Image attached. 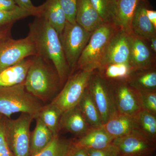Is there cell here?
Wrapping results in <instances>:
<instances>
[{
    "instance_id": "6da1fadb",
    "label": "cell",
    "mask_w": 156,
    "mask_h": 156,
    "mask_svg": "<svg viewBox=\"0 0 156 156\" xmlns=\"http://www.w3.org/2000/svg\"><path fill=\"white\" fill-rule=\"evenodd\" d=\"M29 27L28 36L34 44L37 55L54 66L63 87L70 70L58 33L41 17H35Z\"/></svg>"
},
{
    "instance_id": "7a4b0ae2",
    "label": "cell",
    "mask_w": 156,
    "mask_h": 156,
    "mask_svg": "<svg viewBox=\"0 0 156 156\" xmlns=\"http://www.w3.org/2000/svg\"><path fill=\"white\" fill-rule=\"evenodd\" d=\"M24 86L27 92L41 101L56 97L62 87L55 68L38 55L33 56Z\"/></svg>"
},
{
    "instance_id": "3957f363",
    "label": "cell",
    "mask_w": 156,
    "mask_h": 156,
    "mask_svg": "<svg viewBox=\"0 0 156 156\" xmlns=\"http://www.w3.org/2000/svg\"><path fill=\"white\" fill-rule=\"evenodd\" d=\"M44 106L41 101L26 90L24 83L0 88V114L11 118L16 113L27 114L36 119Z\"/></svg>"
},
{
    "instance_id": "277c9868",
    "label": "cell",
    "mask_w": 156,
    "mask_h": 156,
    "mask_svg": "<svg viewBox=\"0 0 156 156\" xmlns=\"http://www.w3.org/2000/svg\"><path fill=\"white\" fill-rule=\"evenodd\" d=\"M119 29L114 23H105L93 31L78 59L75 71H94L99 68L107 45Z\"/></svg>"
},
{
    "instance_id": "5b68a950",
    "label": "cell",
    "mask_w": 156,
    "mask_h": 156,
    "mask_svg": "<svg viewBox=\"0 0 156 156\" xmlns=\"http://www.w3.org/2000/svg\"><path fill=\"white\" fill-rule=\"evenodd\" d=\"M34 119L25 113L15 119L6 117L5 134L12 156H30V127Z\"/></svg>"
},
{
    "instance_id": "8992f818",
    "label": "cell",
    "mask_w": 156,
    "mask_h": 156,
    "mask_svg": "<svg viewBox=\"0 0 156 156\" xmlns=\"http://www.w3.org/2000/svg\"><path fill=\"white\" fill-rule=\"evenodd\" d=\"M92 34L76 22L71 23L66 21L59 37L69 67L70 75L75 71L78 59L88 44Z\"/></svg>"
},
{
    "instance_id": "52a82bcc",
    "label": "cell",
    "mask_w": 156,
    "mask_h": 156,
    "mask_svg": "<svg viewBox=\"0 0 156 156\" xmlns=\"http://www.w3.org/2000/svg\"><path fill=\"white\" fill-rule=\"evenodd\" d=\"M76 71L69 76L61 91L51 101L63 112L78 105L95 70Z\"/></svg>"
},
{
    "instance_id": "ba28073f",
    "label": "cell",
    "mask_w": 156,
    "mask_h": 156,
    "mask_svg": "<svg viewBox=\"0 0 156 156\" xmlns=\"http://www.w3.org/2000/svg\"><path fill=\"white\" fill-rule=\"evenodd\" d=\"M87 88L99 111L104 125L119 113L109 83L95 70L90 77Z\"/></svg>"
},
{
    "instance_id": "9c48e42d",
    "label": "cell",
    "mask_w": 156,
    "mask_h": 156,
    "mask_svg": "<svg viewBox=\"0 0 156 156\" xmlns=\"http://www.w3.org/2000/svg\"><path fill=\"white\" fill-rule=\"evenodd\" d=\"M34 44L27 35L15 40L10 35L0 40V72L31 56H36Z\"/></svg>"
},
{
    "instance_id": "30bf717a",
    "label": "cell",
    "mask_w": 156,
    "mask_h": 156,
    "mask_svg": "<svg viewBox=\"0 0 156 156\" xmlns=\"http://www.w3.org/2000/svg\"><path fill=\"white\" fill-rule=\"evenodd\" d=\"M108 81L119 113L135 116L142 110L137 91L127 81Z\"/></svg>"
},
{
    "instance_id": "8fae6325",
    "label": "cell",
    "mask_w": 156,
    "mask_h": 156,
    "mask_svg": "<svg viewBox=\"0 0 156 156\" xmlns=\"http://www.w3.org/2000/svg\"><path fill=\"white\" fill-rule=\"evenodd\" d=\"M112 144L126 156H151L156 149V142L140 132L115 138Z\"/></svg>"
},
{
    "instance_id": "7c38bea8",
    "label": "cell",
    "mask_w": 156,
    "mask_h": 156,
    "mask_svg": "<svg viewBox=\"0 0 156 156\" xmlns=\"http://www.w3.org/2000/svg\"><path fill=\"white\" fill-rule=\"evenodd\" d=\"M130 51L129 34L119 29L107 45L100 67L113 63H129Z\"/></svg>"
},
{
    "instance_id": "4fadbf2b",
    "label": "cell",
    "mask_w": 156,
    "mask_h": 156,
    "mask_svg": "<svg viewBox=\"0 0 156 156\" xmlns=\"http://www.w3.org/2000/svg\"><path fill=\"white\" fill-rule=\"evenodd\" d=\"M131 51L129 63L133 70L149 69L155 67L154 54L148 46L146 40L129 34Z\"/></svg>"
},
{
    "instance_id": "5bb4252c",
    "label": "cell",
    "mask_w": 156,
    "mask_h": 156,
    "mask_svg": "<svg viewBox=\"0 0 156 156\" xmlns=\"http://www.w3.org/2000/svg\"><path fill=\"white\" fill-rule=\"evenodd\" d=\"M62 129L80 137L84 136L93 129L91 127L77 105L63 112L60 122Z\"/></svg>"
},
{
    "instance_id": "9a60e30c",
    "label": "cell",
    "mask_w": 156,
    "mask_h": 156,
    "mask_svg": "<svg viewBox=\"0 0 156 156\" xmlns=\"http://www.w3.org/2000/svg\"><path fill=\"white\" fill-rule=\"evenodd\" d=\"M103 127L109 134L115 138L136 132L140 133L136 117L122 114H117L105 124Z\"/></svg>"
},
{
    "instance_id": "2e32d148",
    "label": "cell",
    "mask_w": 156,
    "mask_h": 156,
    "mask_svg": "<svg viewBox=\"0 0 156 156\" xmlns=\"http://www.w3.org/2000/svg\"><path fill=\"white\" fill-rule=\"evenodd\" d=\"M147 0H140L131 22V32L141 38L149 41L156 36V29L147 17Z\"/></svg>"
},
{
    "instance_id": "e0dca14e",
    "label": "cell",
    "mask_w": 156,
    "mask_h": 156,
    "mask_svg": "<svg viewBox=\"0 0 156 156\" xmlns=\"http://www.w3.org/2000/svg\"><path fill=\"white\" fill-rule=\"evenodd\" d=\"M33 56L26 58L1 71L0 88L14 87L24 83L32 62Z\"/></svg>"
},
{
    "instance_id": "ac0fdd59",
    "label": "cell",
    "mask_w": 156,
    "mask_h": 156,
    "mask_svg": "<svg viewBox=\"0 0 156 156\" xmlns=\"http://www.w3.org/2000/svg\"><path fill=\"white\" fill-rule=\"evenodd\" d=\"M76 21L91 32L105 23L90 0H78Z\"/></svg>"
},
{
    "instance_id": "d6986e66",
    "label": "cell",
    "mask_w": 156,
    "mask_h": 156,
    "mask_svg": "<svg viewBox=\"0 0 156 156\" xmlns=\"http://www.w3.org/2000/svg\"><path fill=\"white\" fill-rule=\"evenodd\" d=\"M40 16L46 20L60 36L67 21L58 0H47L41 5Z\"/></svg>"
},
{
    "instance_id": "ffe728a7",
    "label": "cell",
    "mask_w": 156,
    "mask_h": 156,
    "mask_svg": "<svg viewBox=\"0 0 156 156\" xmlns=\"http://www.w3.org/2000/svg\"><path fill=\"white\" fill-rule=\"evenodd\" d=\"M115 138L102 127L93 128L75 142L77 147L99 149L111 145Z\"/></svg>"
},
{
    "instance_id": "44dd1931",
    "label": "cell",
    "mask_w": 156,
    "mask_h": 156,
    "mask_svg": "<svg viewBox=\"0 0 156 156\" xmlns=\"http://www.w3.org/2000/svg\"><path fill=\"white\" fill-rule=\"evenodd\" d=\"M140 0H117L116 25L120 29L131 33V22Z\"/></svg>"
},
{
    "instance_id": "7402d4cb",
    "label": "cell",
    "mask_w": 156,
    "mask_h": 156,
    "mask_svg": "<svg viewBox=\"0 0 156 156\" xmlns=\"http://www.w3.org/2000/svg\"><path fill=\"white\" fill-rule=\"evenodd\" d=\"M36 125L30 134V156H34L43 150L52 141L54 136L39 117Z\"/></svg>"
},
{
    "instance_id": "603a6c76",
    "label": "cell",
    "mask_w": 156,
    "mask_h": 156,
    "mask_svg": "<svg viewBox=\"0 0 156 156\" xmlns=\"http://www.w3.org/2000/svg\"><path fill=\"white\" fill-rule=\"evenodd\" d=\"M127 82L137 91H156V68L133 71Z\"/></svg>"
},
{
    "instance_id": "cb8c5ba5",
    "label": "cell",
    "mask_w": 156,
    "mask_h": 156,
    "mask_svg": "<svg viewBox=\"0 0 156 156\" xmlns=\"http://www.w3.org/2000/svg\"><path fill=\"white\" fill-rule=\"evenodd\" d=\"M77 106L92 128L103 127V123L100 113L87 88Z\"/></svg>"
},
{
    "instance_id": "d4e9b609",
    "label": "cell",
    "mask_w": 156,
    "mask_h": 156,
    "mask_svg": "<svg viewBox=\"0 0 156 156\" xmlns=\"http://www.w3.org/2000/svg\"><path fill=\"white\" fill-rule=\"evenodd\" d=\"M76 148L75 140L54 136L45 148L34 156H71Z\"/></svg>"
},
{
    "instance_id": "484cf974",
    "label": "cell",
    "mask_w": 156,
    "mask_h": 156,
    "mask_svg": "<svg viewBox=\"0 0 156 156\" xmlns=\"http://www.w3.org/2000/svg\"><path fill=\"white\" fill-rule=\"evenodd\" d=\"M63 112L53 103L44 105L39 112V117L55 136L59 135L60 122Z\"/></svg>"
},
{
    "instance_id": "4316f807",
    "label": "cell",
    "mask_w": 156,
    "mask_h": 156,
    "mask_svg": "<svg viewBox=\"0 0 156 156\" xmlns=\"http://www.w3.org/2000/svg\"><path fill=\"white\" fill-rule=\"evenodd\" d=\"M96 70L108 80L126 81L134 71L128 62L108 64Z\"/></svg>"
},
{
    "instance_id": "83f0119b",
    "label": "cell",
    "mask_w": 156,
    "mask_h": 156,
    "mask_svg": "<svg viewBox=\"0 0 156 156\" xmlns=\"http://www.w3.org/2000/svg\"><path fill=\"white\" fill-rule=\"evenodd\" d=\"M135 117L140 132L156 142V115L142 110Z\"/></svg>"
},
{
    "instance_id": "f1b7e54d",
    "label": "cell",
    "mask_w": 156,
    "mask_h": 156,
    "mask_svg": "<svg viewBox=\"0 0 156 156\" xmlns=\"http://www.w3.org/2000/svg\"><path fill=\"white\" fill-rule=\"evenodd\" d=\"M90 1L104 22L116 25L117 0Z\"/></svg>"
},
{
    "instance_id": "f546056e",
    "label": "cell",
    "mask_w": 156,
    "mask_h": 156,
    "mask_svg": "<svg viewBox=\"0 0 156 156\" xmlns=\"http://www.w3.org/2000/svg\"><path fill=\"white\" fill-rule=\"evenodd\" d=\"M30 16V12L20 8L13 11H0V29L12 26L17 20Z\"/></svg>"
},
{
    "instance_id": "4dcf8cb0",
    "label": "cell",
    "mask_w": 156,
    "mask_h": 156,
    "mask_svg": "<svg viewBox=\"0 0 156 156\" xmlns=\"http://www.w3.org/2000/svg\"><path fill=\"white\" fill-rule=\"evenodd\" d=\"M137 92L143 110L156 115V91Z\"/></svg>"
},
{
    "instance_id": "1f68e13d",
    "label": "cell",
    "mask_w": 156,
    "mask_h": 156,
    "mask_svg": "<svg viewBox=\"0 0 156 156\" xmlns=\"http://www.w3.org/2000/svg\"><path fill=\"white\" fill-rule=\"evenodd\" d=\"M58 2L65 14L67 21L71 23L76 22L78 0H58Z\"/></svg>"
},
{
    "instance_id": "d6a6232c",
    "label": "cell",
    "mask_w": 156,
    "mask_h": 156,
    "mask_svg": "<svg viewBox=\"0 0 156 156\" xmlns=\"http://www.w3.org/2000/svg\"><path fill=\"white\" fill-rule=\"evenodd\" d=\"M5 118L0 114V156H13L7 143L5 134Z\"/></svg>"
},
{
    "instance_id": "836d02e7",
    "label": "cell",
    "mask_w": 156,
    "mask_h": 156,
    "mask_svg": "<svg viewBox=\"0 0 156 156\" xmlns=\"http://www.w3.org/2000/svg\"><path fill=\"white\" fill-rule=\"evenodd\" d=\"M86 149L88 156H119V150L112 144L99 149Z\"/></svg>"
},
{
    "instance_id": "e575fe53",
    "label": "cell",
    "mask_w": 156,
    "mask_h": 156,
    "mask_svg": "<svg viewBox=\"0 0 156 156\" xmlns=\"http://www.w3.org/2000/svg\"><path fill=\"white\" fill-rule=\"evenodd\" d=\"M17 6L23 10L28 11L32 16L35 17L40 16L41 6L36 7L32 3L31 0H14Z\"/></svg>"
},
{
    "instance_id": "d590c367",
    "label": "cell",
    "mask_w": 156,
    "mask_h": 156,
    "mask_svg": "<svg viewBox=\"0 0 156 156\" xmlns=\"http://www.w3.org/2000/svg\"><path fill=\"white\" fill-rule=\"evenodd\" d=\"M19 8L14 0H0V11H13Z\"/></svg>"
},
{
    "instance_id": "8d00e7d4",
    "label": "cell",
    "mask_w": 156,
    "mask_h": 156,
    "mask_svg": "<svg viewBox=\"0 0 156 156\" xmlns=\"http://www.w3.org/2000/svg\"><path fill=\"white\" fill-rule=\"evenodd\" d=\"M146 13L148 18L156 29V11L147 8L146 10Z\"/></svg>"
},
{
    "instance_id": "74e56055",
    "label": "cell",
    "mask_w": 156,
    "mask_h": 156,
    "mask_svg": "<svg viewBox=\"0 0 156 156\" xmlns=\"http://www.w3.org/2000/svg\"><path fill=\"white\" fill-rule=\"evenodd\" d=\"M71 156H88V155L86 149L76 147V148Z\"/></svg>"
},
{
    "instance_id": "f35d334b",
    "label": "cell",
    "mask_w": 156,
    "mask_h": 156,
    "mask_svg": "<svg viewBox=\"0 0 156 156\" xmlns=\"http://www.w3.org/2000/svg\"><path fill=\"white\" fill-rule=\"evenodd\" d=\"M11 27L12 26H9L5 27V28L0 29V40L5 37L10 35V32H11Z\"/></svg>"
},
{
    "instance_id": "ab89813d",
    "label": "cell",
    "mask_w": 156,
    "mask_h": 156,
    "mask_svg": "<svg viewBox=\"0 0 156 156\" xmlns=\"http://www.w3.org/2000/svg\"><path fill=\"white\" fill-rule=\"evenodd\" d=\"M150 43V48L154 54L156 53V36L153 37L149 40Z\"/></svg>"
},
{
    "instance_id": "60d3db41",
    "label": "cell",
    "mask_w": 156,
    "mask_h": 156,
    "mask_svg": "<svg viewBox=\"0 0 156 156\" xmlns=\"http://www.w3.org/2000/svg\"><path fill=\"white\" fill-rule=\"evenodd\" d=\"M119 156H124V155H122L119 154Z\"/></svg>"
}]
</instances>
